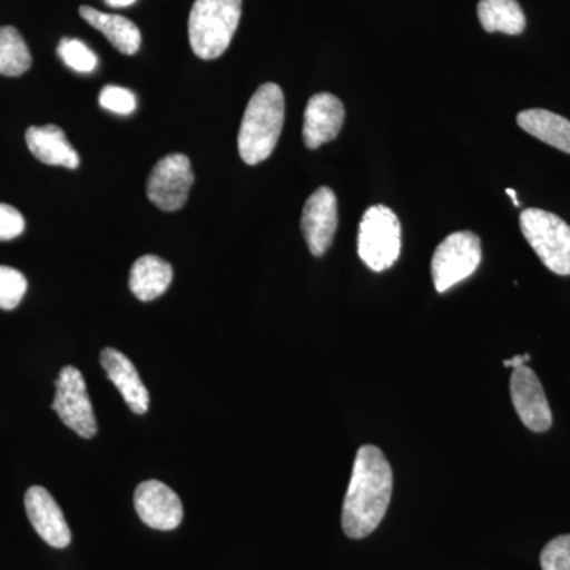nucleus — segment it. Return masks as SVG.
<instances>
[{
  "label": "nucleus",
  "instance_id": "obj_7",
  "mask_svg": "<svg viewBox=\"0 0 570 570\" xmlns=\"http://www.w3.org/2000/svg\"><path fill=\"white\" fill-rule=\"evenodd\" d=\"M194 181L189 157L181 153L168 154L153 168L146 194L151 204L163 212H178L186 205Z\"/></svg>",
  "mask_w": 570,
  "mask_h": 570
},
{
  "label": "nucleus",
  "instance_id": "obj_24",
  "mask_svg": "<svg viewBox=\"0 0 570 570\" xmlns=\"http://www.w3.org/2000/svg\"><path fill=\"white\" fill-rule=\"evenodd\" d=\"M540 566L542 570H570V534L547 543L540 553Z\"/></svg>",
  "mask_w": 570,
  "mask_h": 570
},
{
  "label": "nucleus",
  "instance_id": "obj_26",
  "mask_svg": "<svg viewBox=\"0 0 570 570\" xmlns=\"http://www.w3.org/2000/svg\"><path fill=\"white\" fill-rule=\"evenodd\" d=\"M530 358L531 356L528 354L515 355L513 358L504 360V365L515 370V367L524 366V363L530 362Z\"/></svg>",
  "mask_w": 570,
  "mask_h": 570
},
{
  "label": "nucleus",
  "instance_id": "obj_2",
  "mask_svg": "<svg viewBox=\"0 0 570 570\" xmlns=\"http://www.w3.org/2000/svg\"><path fill=\"white\" fill-rule=\"evenodd\" d=\"M284 92L275 82H266L250 97L238 134V151L247 165L264 163L275 151L283 132Z\"/></svg>",
  "mask_w": 570,
  "mask_h": 570
},
{
  "label": "nucleus",
  "instance_id": "obj_11",
  "mask_svg": "<svg viewBox=\"0 0 570 570\" xmlns=\"http://www.w3.org/2000/svg\"><path fill=\"white\" fill-rule=\"evenodd\" d=\"M337 228V200L330 187H318L307 198L302 216V232L314 257H322L332 246Z\"/></svg>",
  "mask_w": 570,
  "mask_h": 570
},
{
  "label": "nucleus",
  "instance_id": "obj_28",
  "mask_svg": "<svg viewBox=\"0 0 570 570\" xmlns=\"http://www.w3.org/2000/svg\"><path fill=\"white\" fill-rule=\"evenodd\" d=\"M505 194L510 195L512 197L513 205L520 206L519 198H517V193L513 189H505Z\"/></svg>",
  "mask_w": 570,
  "mask_h": 570
},
{
  "label": "nucleus",
  "instance_id": "obj_3",
  "mask_svg": "<svg viewBox=\"0 0 570 570\" xmlns=\"http://www.w3.org/2000/svg\"><path fill=\"white\" fill-rule=\"evenodd\" d=\"M242 3L243 0H195L187 24L195 56L213 61L228 50L242 20Z\"/></svg>",
  "mask_w": 570,
  "mask_h": 570
},
{
  "label": "nucleus",
  "instance_id": "obj_8",
  "mask_svg": "<svg viewBox=\"0 0 570 570\" xmlns=\"http://www.w3.org/2000/svg\"><path fill=\"white\" fill-rule=\"evenodd\" d=\"M51 407L78 436L85 439L96 436V415H94L85 377L77 367H62L56 379V396Z\"/></svg>",
  "mask_w": 570,
  "mask_h": 570
},
{
  "label": "nucleus",
  "instance_id": "obj_27",
  "mask_svg": "<svg viewBox=\"0 0 570 570\" xmlns=\"http://www.w3.org/2000/svg\"><path fill=\"white\" fill-rule=\"evenodd\" d=\"M107 6L115 7V9H124V7L134 6L137 0H105Z\"/></svg>",
  "mask_w": 570,
  "mask_h": 570
},
{
  "label": "nucleus",
  "instance_id": "obj_14",
  "mask_svg": "<svg viewBox=\"0 0 570 570\" xmlns=\"http://www.w3.org/2000/svg\"><path fill=\"white\" fill-rule=\"evenodd\" d=\"M100 365L115 387L121 393L130 411L137 415L146 414L149 409V393L134 363L122 352L107 347L100 354Z\"/></svg>",
  "mask_w": 570,
  "mask_h": 570
},
{
  "label": "nucleus",
  "instance_id": "obj_25",
  "mask_svg": "<svg viewBox=\"0 0 570 570\" xmlns=\"http://www.w3.org/2000/svg\"><path fill=\"white\" fill-rule=\"evenodd\" d=\"M22 214L13 206L0 204V242L18 238L24 232Z\"/></svg>",
  "mask_w": 570,
  "mask_h": 570
},
{
  "label": "nucleus",
  "instance_id": "obj_6",
  "mask_svg": "<svg viewBox=\"0 0 570 570\" xmlns=\"http://www.w3.org/2000/svg\"><path fill=\"white\" fill-rule=\"evenodd\" d=\"M482 262V243L472 232H455L449 235L431 261V276L439 294H444L453 285L463 283L474 275Z\"/></svg>",
  "mask_w": 570,
  "mask_h": 570
},
{
  "label": "nucleus",
  "instance_id": "obj_23",
  "mask_svg": "<svg viewBox=\"0 0 570 570\" xmlns=\"http://www.w3.org/2000/svg\"><path fill=\"white\" fill-rule=\"evenodd\" d=\"M100 107L116 115H130L137 110V97L121 86H105L99 96Z\"/></svg>",
  "mask_w": 570,
  "mask_h": 570
},
{
  "label": "nucleus",
  "instance_id": "obj_1",
  "mask_svg": "<svg viewBox=\"0 0 570 570\" xmlns=\"http://www.w3.org/2000/svg\"><path fill=\"white\" fill-rule=\"evenodd\" d=\"M393 493V471L376 445H363L355 456L341 523L347 538L363 539L377 530Z\"/></svg>",
  "mask_w": 570,
  "mask_h": 570
},
{
  "label": "nucleus",
  "instance_id": "obj_17",
  "mask_svg": "<svg viewBox=\"0 0 570 570\" xmlns=\"http://www.w3.org/2000/svg\"><path fill=\"white\" fill-rule=\"evenodd\" d=\"M80 14L82 20L91 24L97 31L102 32L112 47L122 55L132 56L140 50V29L121 14L104 13V11L86 6L81 7Z\"/></svg>",
  "mask_w": 570,
  "mask_h": 570
},
{
  "label": "nucleus",
  "instance_id": "obj_18",
  "mask_svg": "<svg viewBox=\"0 0 570 570\" xmlns=\"http://www.w3.org/2000/svg\"><path fill=\"white\" fill-rule=\"evenodd\" d=\"M524 132L538 140L570 154V121L549 110H524L517 116Z\"/></svg>",
  "mask_w": 570,
  "mask_h": 570
},
{
  "label": "nucleus",
  "instance_id": "obj_22",
  "mask_svg": "<svg viewBox=\"0 0 570 570\" xmlns=\"http://www.w3.org/2000/svg\"><path fill=\"white\" fill-rule=\"evenodd\" d=\"M28 291V279L18 269L0 265V309L11 311L20 305Z\"/></svg>",
  "mask_w": 570,
  "mask_h": 570
},
{
  "label": "nucleus",
  "instance_id": "obj_4",
  "mask_svg": "<svg viewBox=\"0 0 570 570\" xmlns=\"http://www.w3.org/2000/svg\"><path fill=\"white\" fill-rule=\"evenodd\" d=\"M520 227L550 272L570 276V227L561 217L543 209H524L520 214Z\"/></svg>",
  "mask_w": 570,
  "mask_h": 570
},
{
  "label": "nucleus",
  "instance_id": "obj_9",
  "mask_svg": "<svg viewBox=\"0 0 570 570\" xmlns=\"http://www.w3.org/2000/svg\"><path fill=\"white\" fill-rule=\"evenodd\" d=\"M510 396L523 425L535 433L549 431L553 415L546 392L534 371L527 365L515 367L510 376Z\"/></svg>",
  "mask_w": 570,
  "mask_h": 570
},
{
  "label": "nucleus",
  "instance_id": "obj_20",
  "mask_svg": "<svg viewBox=\"0 0 570 570\" xmlns=\"http://www.w3.org/2000/svg\"><path fill=\"white\" fill-rule=\"evenodd\" d=\"M32 66L28 45L17 29L11 26L0 28V75L21 77Z\"/></svg>",
  "mask_w": 570,
  "mask_h": 570
},
{
  "label": "nucleus",
  "instance_id": "obj_15",
  "mask_svg": "<svg viewBox=\"0 0 570 570\" xmlns=\"http://www.w3.org/2000/svg\"><path fill=\"white\" fill-rule=\"evenodd\" d=\"M29 151L47 165L66 167L75 170L80 165V156L67 140L66 132L55 124L29 127L26 132Z\"/></svg>",
  "mask_w": 570,
  "mask_h": 570
},
{
  "label": "nucleus",
  "instance_id": "obj_16",
  "mask_svg": "<svg viewBox=\"0 0 570 570\" xmlns=\"http://www.w3.org/2000/svg\"><path fill=\"white\" fill-rule=\"evenodd\" d=\"M174 268L157 255H142L130 269L129 287L140 302H153L170 287Z\"/></svg>",
  "mask_w": 570,
  "mask_h": 570
},
{
  "label": "nucleus",
  "instance_id": "obj_12",
  "mask_svg": "<svg viewBox=\"0 0 570 570\" xmlns=\"http://www.w3.org/2000/svg\"><path fill=\"white\" fill-rule=\"evenodd\" d=\"M29 521L48 546L66 549L71 542V532L58 502L43 487H31L24 497Z\"/></svg>",
  "mask_w": 570,
  "mask_h": 570
},
{
  "label": "nucleus",
  "instance_id": "obj_21",
  "mask_svg": "<svg viewBox=\"0 0 570 570\" xmlns=\"http://www.w3.org/2000/svg\"><path fill=\"white\" fill-rule=\"evenodd\" d=\"M59 58L69 69L78 73H91L99 66L96 52L78 39H62L58 48Z\"/></svg>",
  "mask_w": 570,
  "mask_h": 570
},
{
  "label": "nucleus",
  "instance_id": "obj_13",
  "mask_svg": "<svg viewBox=\"0 0 570 570\" xmlns=\"http://www.w3.org/2000/svg\"><path fill=\"white\" fill-rule=\"evenodd\" d=\"M346 110L336 96L328 92L311 97L303 122V140L306 148L317 149L325 142L335 140L343 129Z\"/></svg>",
  "mask_w": 570,
  "mask_h": 570
},
{
  "label": "nucleus",
  "instance_id": "obj_10",
  "mask_svg": "<svg viewBox=\"0 0 570 570\" xmlns=\"http://www.w3.org/2000/svg\"><path fill=\"white\" fill-rule=\"evenodd\" d=\"M135 510L153 530L171 531L181 524V499L159 480H146L135 490Z\"/></svg>",
  "mask_w": 570,
  "mask_h": 570
},
{
  "label": "nucleus",
  "instance_id": "obj_19",
  "mask_svg": "<svg viewBox=\"0 0 570 570\" xmlns=\"http://www.w3.org/2000/svg\"><path fill=\"white\" fill-rule=\"evenodd\" d=\"M478 14L480 24L490 33L519 36L527 28V18L517 0H480Z\"/></svg>",
  "mask_w": 570,
  "mask_h": 570
},
{
  "label": "nucleus",
  "instance_id": "obj_5",
  "mask_svg": "<svg viewBox=\"0 0 570 570\" xmlns=\"http://www.w3.org/2000/svg\"><path fill=\"white\" fill-rule=\"evenodd\" d=\"M401 254L400 219L389 206L374 205L363 214L358 230V255L373 272L392 268Z\"/></svg>",
  "mask_w": 570,
  "mask_h": 570
}]
</instances>
